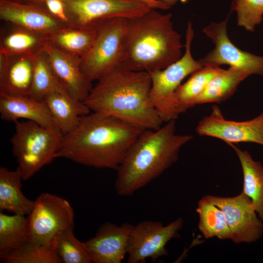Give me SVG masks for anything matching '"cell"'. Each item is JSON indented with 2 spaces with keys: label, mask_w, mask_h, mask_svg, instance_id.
I'll use <instances>...</instances> for the list:
<instances>
[{
  "label": "cell",
  "mask_w": 263,
  "mask_h": 263,
  "mask_svg": "<svg viewBox=\"0 0 263 263\" xmlns=\"http://www.w3.org/2000/svg\"><path fill=\"white\" fill-rule=\"evenodd\" d=\"M142 130L120 119L92 112L63 135L56 158L79 164L116 170Z\"/></svg>",
  "instance_id": "cell-1"
},
{
  "label": "cell",
  "mask_w": 263,
  "mask_h": 263,
  "mask_svg": "<svg viewBox=\"0 0 263 263\" xmlns=\"http://www.w3.org/2000/svg\"><path fill=\"white\" fill-rule=\"evenodd\" d=\"M148 72L122 64L97 80L84 103L92 112L113 116L142 130H155L163 123L151 105Z\"/></svg>",
  "instance_id": "cell-2"
},
{
  "label": "cell",
  "mask_w": 263,
  "mask_h": 263,
  "mask_svg": "<svg viewBox=\"0 0 263 263\" xmlns=\"http://www.w3.org/2000/svg\"><path fill=\"white\" fill-rule=\"evenodd\" d=\"M175 120L155 130H144L129 148L117 170L115 188L129 196L159 177L178 160L181 148L193 138L176 133Z\"/></svg>",
  "instance_id": "cell-3"
},
{
  "label": "cell",
  "mask_w": 263,
  "mask_h": 263,
  "mask_svg": "<svg viewBox=\"0 0 263 263\" xmlns=\"http://www.w3.org/2000/svg\"><path fill=\"white\" fill-rule=\"evenodd\" d=\"M172 14L151 9L128 19L122 65L134 71L162 70L182 56L181 35L173 28Z\"/></svg>",
  "instance_id": "cell-4"
},
{
  "label": "cell",
  "mask_w": 263,
  "mask_h": 263,
  "mask_svg": "<svg viewBox=\"0 0 263 263\" xmlns=\"http://www.w3.org/2000/svg\"><path fill=\"white\" fill-rule=\"evenodd\" d=\"M15 124V132L10 141L25 181L57 158L63 134L56 127H45L30 120Z\"/></svg>",
  "instance_id": "cell-5"
},
{
  "label": "cell",
  "mask_w": 263,
  "mask_h": 263,
  "mask_svg": "<svg viewBox=\"0 0 263 263\" xmlns=\"http://www.w3.org/2000/svg\"><path fill=\"white\" fill-rule=\"evenodd\" d=\"M193 37L192 23L188 21L184 54L166 68L149 73L151 82L150 101L163 122L166 123L178 118L174 105L175 93L186 77L203 67L191 54V45Z\"/></svg>",
  "instance_id": "cell-6"
},
{
  "label": "cell",
  "mask_w": 263,
  "mask_h": 263,
  "mask_svg": "<svg viewBox=\"0 0 263 263\" xmlns=\"http://www.w3.org/2000/svg\"><path fill=\"white\" fill-rule=\"evenodd\" d=\"M128 19L115 18L96 26V35L86 55L81 58V69L91 82L97 80L122 64Z\"/></svg>",
  "instance_id": "cell-7"
},
{
  "label": "cell",
  "mask_w": 263,
  "mask_h": 263,
  "mask_svg": "<svg viewBox=\"0 0 263 263\" xmlns=\"http://www.w3.org/2000/svg\"><path fill=\"white\" fill-rule=\"evenodd\" d=\"M74 214L66 199L50 193L40 194L27 217L29 240L41 244L56 243L61 233L74 226Z\"/></svg>",
  "instance_id": "cell-8"
},
{
  "label": "cell",
  "mask_w": 263,
  "mask_h": 263,
  "mask_svg": "<svg viewBox=\"0 0 263 263\" xmlns=\"http://www.w3.org/2000/svg\"><path fill=\"white\" fill-rule=\"evenodd\" d=\"M183 224V219L178 218L166 225L152 221H144L134 225L128 240V263H144L149 258L154 262L168 255L166 246L170 240L179 237Z\"/></svg>",
  "instance_id": "cell-9"
},
{
  "label": "cell",
  "mask_w": 263,
  "mask_h": 263,
  "mask_svg": "<svg viewBox=\"0 0 263 263\" xmlns=\"http://www.w3.org/2000/svg\"><path fill=\"white\" fill-rule=\"evenodd\" d=\"M228 19V17L219 23L211 22L203 28V33L212 39L215 46L198 61L203 67L228 65L242 70L250 75L263 76V56L243 51L231 41L227 34Z\"/></svg>",
  "instance_id": "cell-10"
},
{
  "label": "cell",
  "mask_w": 263,
  "mask_h": 263,
  "mask_svg": "<svg viewBox=\"0 0 263 263\" xmlns=\"http://www.w3.org/2000/svg\"><path fill=\"white\" fill-rule=\"evenodd\" d=\"M203 197L224 212L231 232L230 240L235 244H250L261 238L263 222L251 199L243 191L233 197L206 195Z\"/></svg>",
  "instance_id": "cell-11"
},
{
  "label": "cell",
  "mask_w": 263,
  "mask_h": 263,
  "mask_svg": "<svg viewBox=\"0 0 263 263\" xmlns=\"http://www.w3.org/2000/svg\"><path fill=\"white\" fill-rule=\"evenodd\" d=\"M71 26L95 27L115 18L132 19L151 8L148 5L126 0H65Z\"/></svg>",
  "instance_id": "cell-12"
},
{
  "label": "cell",
  "mask_w": 263,
  "mask_h": 263,
  "mask_svg": "<svg viewBox=\"0 0 263 263\" xmlns=\"http://www.w3.org/2000/svg\"><path fill=\"white\" fill-rule=\"evenodd\" d=\"M196 132L200 136L221 139L228 145L251 142L263 146V112L251 120L235 121L225 119L219 108L213 106L211 113L199 122Z\"/></svg>",
  "instance_id": "cell-13"
},
{
  "label": "cell",
  "mask_w": 263,
  "mask_h": 263,
  "mask_svg": "<svg viewBox=\"0 0 263 263\" xmlns=\"http://www.w3.org/2000/svg\"><path fill=\"white\" fill-rule=\"evenodd\" d=\"M134 225L125 223L120 225L105 222L84 245L94 263H121L127 254L130 234Z\"/></svg>",
  "instance_id": "cell-14"
},
{
  "label": "cell",
  "mask_w": 263,
  "mask_h": 263,
  "mask_svg": "<svg viewBox=\"0 0 263 263\" xmlns=\"http://www.w3.org/2000/svg\"><path fill=\"white\" fill-rule=\"evenodd\" d=\"M44 51L68 94L73 98L84 102L93 87L92 82L82 72L81 58L59 49L49 39Z\"/></svg>",
  "instance_id": "cell-15"
},
{
  "label": "cell",
  "mask_w": 263,
  "mask_h": 263,
  "mask_svg": "<svg viewBox=\"0 0 263 263\" xmlns=\"http://www.w3.org/2000/svg\"><path fill=\"white\" fill-rule=\"evenodd\" d=\"M0 19L15 26L47 36L65 26L38 6L11 0H0Z\"/></svg>",
  "instance_id": "cell-16"
},
{
  "label": "cell",
  "mask_w": 263,
  "mask_h": 263,
  "mask_svg": "<svg viewBox=\"0 0 263 263\" xmlns=\"http://www.w3.org/2000/svg\"><path fill=\"white\" fill-rule=\"evenodd\" d=\"M0 115L2 120L8 122L15 123L23 119L45 127H56L45 102L30 95L0 92Z\"/></svg>",
  "instance_id": "cell-17"
},
{
  "label": "cell",
  "mask_w": 263,
  "mask_h": 263,
  "mask_svg": "<svg viewBox=\"0 0 263 263\" xmlns=\"http://www.w3.org/2000/svg\"><path fill=\"white\" fill-rule=\"evenodd\" d=\"M33 56L0 54V92L30 95L33 76Z\"/></svg>",
  "instance_id": "cell-18"
},
{
  "label": "cell",
  "mask_w": 263,
  "mask_h": 263,
  "mask_svg": "<svg viewBox=\"0 0 263 263\" xmlns=\"http://www.w3.org/2000/svg\"><path fill=\"white\" fill-rule=\"evenodd\" d=\"M47 106L56 126L63 135L73 131L81 116L91 111L84 102L73 98L67 93L54 92L43 99Z\"/></svg>",
  "instance_id": "cell-19"
},
{
  "label": "cell",
  "mask_w": 263,
  "mask_h": 263,
  "mask_svg": "<svg viewBox=\"0 0 263 263\" xmlns=\"http://www.w3.org/2000/svg\"><path fill=\"white\" fill-rule=\"evenodd\" d=\"M23 180L20 169L9 170L0 167V211L6 210L15 214L29 215L35 200L24 196L21 191Z\"/></svg>",
  "instance_id": "cell-20"
},
{
  "label": "cell",
  "mask_w": 263,
  "mask_h": 263,
  "mask_svg": "<svg viewBox=\"0 0 263 263\" xmlns=\"http://www.w3.org/2000/svg\"><path fill=\"white\" fill-rule=\"evenodd\" d=\"M240 161L243 173V192L250 199L256 212L263 222V166L253 159L246 150L229 145Z\"/></svg>",
  "instance_id": "cell-21"
},
{
  "label": "cell",
  "mask_w": 263,
  "mask_h": 263,
  "mask_svg": "<svg viewBox=\"0 0 263 263\" xmlns=\"http://www.w3.org/2000/svg\"><path fill=\"white\" fill-rule=\"evenodd\" d=\"M249 75L239 69L231 67L226 70L221 68L208 83L196 105L219 103L226 100L233 95L240 83Z\"/></svg>",
  "instance_id": "cell-22"
},
{
  "label": "cell",
  "mask_w": 263,
  "mask_h": 263,
  "mask_svg": "<svg viewBox=\"0 0 263 263\" xmlns=\"http://www.w3.org/2000/svg\"><path fill=\"white\" fill-rule=\"evenodd\" d=\"M48 40L49 36L15 26L1 38L0 54L33 56L43 51Z\"/></svg>",
  "instance_id": "cell-23"
},
{
  "label": "cell",
  "mask_w": 263,
  "mask_h": 263,
  "mask_svg": "<svg viewBox=\"0 0 263 263\" xmlns=\"http://www.w3.org/2000/svg\"><path fill=\"white\" fill-rule=\"evenodd\" d=\"M220 67L204 66L176 90L174 94L175 112L178 116L196 105V101L209 81L218 73Z\"/></svg>",
  "instance_id": "cell-24"
},
{
  "label": "cell",
  "mask_w": 263,
  "mask_h": 263,
  "mask_svg": "<svg viewBox=\"0 0 263 263\" xmlns=\"http://www.w3.org/2000/svg\"><path fill=\"white\" fill-rule=\"evenodd\" d=\"M96 35V26H65L49 36L50 41L59 49L81 58L90 49Z\"/></svg>",
  "instance_id": "cell-25"
},
{
  "label": "cell",
  "mask_w": 263,
  "mask_h": 263,
  "mask_svg": "<svg viewBox=\"0 0 263 263\" xmlns=\"http://www.w3.org/2000/svg\"><path fill=\"white\" fill-rule=\"evenodd\" d=\"M32 60L33 76L30 96L38 100H43L45 95L52 92L67 93L54 72L44 50L33 56Z\"/></svg>",
  "instance_id": "cell-26"
},
{
  "label": "cell",
  "mask_w": 263,
  "mask_h": 263,
  "mask_svg": "<svg viewBox=\"0 0 263 263\" xmlns=\"http://www.w3.org/2000/svg\"><path fill=\"white\" fill-rule=\"evenodd\" d=\"M198 227L207 239L216 237L221 240L231 239V232L224 212L202 197L198 202Z\"/></svg>",
  "instance_id": "cell-27"
},
{
  "label": "cell",
  "mask_w": 263,
  "mask_h": 263,
  "mask_svg": "<svg viewBox=\"0 0 263 263\" xmlns=\"http://www.w3.org/2000/svg\"><path fill=\"white\" fill-rule=\"evenodd\" d=\"M56 243L41 244L29 240L0 255L1 263H61L55 250Z\"/></svg>",
  "instance_id": "cell-28"
},
{
  "label": "cell",
  "mask_w": 263,
  "mask_h": 263,
  "mask_svg": "<svg viewBox=\"0 0 263 263\" xmlns=\"http://www.w3.org/2000/svg\"><path fill=\"white\" fill-rule=\"evenodd\" d=\"M29 240L28 219L25 215H8L0 211V255Z\"/></svg>",
  "instance_id": "cell-29"
},
{
  "label": "cell",
  "mask_w": 263,
  "mask_h": 263,
  "mask_svg": "<svg viewBox=\"0 0 263 263\" xmlns=\"http://www.w3.org/2000/svg\"><path fill=\"white\" fill-rule=\"evenodd\" d=\"M74 228H68L57 237L55 245L57 255L61 263H92L84 242L75 236Z\"/></svg>",
  "instance_id": "cell-30"
},
{
  "label": "cell",
  "mask_w": 263,
  "mask_h": 263,
  "mask_svg": "<svg viewBox=\"0 0 263 263\" xmlns=\"http://www.w3.org/2000/svg\"><path fill=\"white\" fill-rule=\"evenodd\" d=\"M231 10L237 14L238 26L253 32L263 20V0H232Z\"/></svg>",
  "instance_id": "cell-31"
},
{
  "label": "cell",
  "mask_w": 263,
  "mask_h": 263,
  "mask_svg": "<svg viewBox=\"0 0 263 263\" xmlns=\"http://www.w3.org/2000/svg\"><path fill=\"white\" fill-rule=\"evenodd\" d=\"M22 2L38 6L54 17L65 26H71L65 0H23Z\"/></svg>",
  "instance_id": "cell-32"
},
{
  "label": "cell",
  "mask_w": 263,
  "mask_h": 263,
  "mask_svg": "<svg viewBox=\"0 0 263 263\" xmlns=\"http://www.w3.org/2000/svg\"><path fill=\"white\" fill-rule=\"evenodd\" d=\"M130 1H133L144 3L152 9H161V10H168L170 8L169 7L166 5L164 3L160 2L158 0H126Z\"/></svg>",
  "instance_id": "cell-33"
},
{
  "label": "cell",
  "mask_w": 263,
  "mask_h": 263,
  "mask_svg": "<svg viewBox=\"0 0 263 263\" xmlns=\"http://www.w3.org/2000/svg\"><path fill=\"white\" fill-rule=\"evenodd\" d=\"M170 8L177 3L178 0H158Z\"/></svg>",
  "instance_id": "cell-34"
},
{
  "label": "cell",
  "mask_w": 263,
  "mask_h": 263,
  "mask_svg": "<svg viewBox=\"0 0 263 263\" xmlns=\"http://www.w3.org/2000/svg\"><path fill=\"white\" fill-rule=\"evenodd\" d=\"M11 0L22 2L23 0Z\"/></svg>",
  "instance_id": "cell-35"
}]
</instances>
